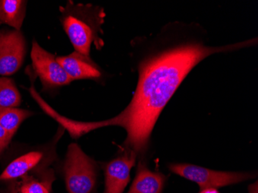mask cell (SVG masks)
I'll use <instances>...</instances> for the list:
<instances>
[{"label":"cell","mask_w":258,"mask_h":193,"mask_svg":"<svg viewBox=\"0 0 258 193\" xmlns=\"http://www.w3.org/2000/svg\"><path fill=\"white\" fill-rule=\"evenodd\" d=\"M256 40L214 47L201 43H184L163 50L141 63L136 91L131 102L118 115L94 121V129L119 126L127 132L124 152L142 155L152 130L181 83L192 68L210 55L253 44Z\"/></svg>","instance_id":"cell-1"},{"label":"cell","mask_w":258,"mask_h":193,"mask_svg":"<svg viewBox=\"0 0 258 193\" xmlns=\"http://www.w3.org/2000/svg\"><path fill=\"white\" fill-rule=\"evenodd\" d=\"M34 113L19 107H0V126L14 136L24 120Z\"/></svg>","instance_id":"cell-13"},{"label":"cell","mask_w":258,"mask_h":193,"mask_svg":"<svg viewBox=\"0 0 258 193\" xmlns=\"http://www.w3.org/2000/svg\"><path fill=\"white\" fill-rule=\"evenodd\" d=\"M134 154L124 152L104 168L105 188L104 193H122L128 184L132 168L136 165Z\"/></svg>","instance_id":"cell-7"},{"label":"cell","mask_w":258,"mask_h":193,"mask_svg":"<svg viewBox=\"0 0 258 193\" xmlns=\"http://www.w3.org/2000/svg\"><path fill=\"white\" fill-rule=\"evenodd\" d=\"M27 1L0 0V25L7 24L14 30H21L26 17Z\"/></svg>","instance_id":"cell-12"},{"label":"cell","mask_w":258,"mask_h":193,"mask_svg":"<svg viewBox=\"0 0 258 193\" xmlns=\"http://www.w3.org/2000/svg\"><path fill=\"white\" fill-rule=\"evenodd\" d=\"M45 154L40 151L27 152L10 162L0 175L1 182H12L42 168Z\"/></svg>","instance_id":"cell-9"},{"label":"cell","mask_w":258,"mask_h":193,"mask_svg":"<svg viewBox=\"0 0 258 193\" xmlns=\"http://www.w3.org/2000/svg\"><path fill=\"white\" fill-rule=\"evenodd\" d=\"M200 193H220L217 191V188H205V189H201Z\"/></svg>","instance_id":"cell-17"},{"label":"cell","mask_w":258,"mask_h":193,"mask_svg":"<svg viewBox=\"0 0 258 193\" xmlns=\"http://www.w3.org/2000/svg\"><path fill=\"white\" fill-rule=\"evenodd\" d=\"M56 59L72 81L101 78L99 68L90 56L75 51L68 56H58Z\"/></svg>","instance_id":"cell-8"},{"label":"cell","mask_w":258,"mask_h":193,"mask_svg":"<svg viewBox=\"0 0 258 193\" xmlns=\"http://www.w3.org/2000/svg\"><path fill=\"white\" fill-rule=\"evenodd\" d=\"M248 193H258L257 182L249 185Z\"/></svg>","instance_id":"cell-16"},{"label":"cell","mask_w":258,"mask_h":193,"mask_svg":"<svg viewBox=\"0 0 258 193\" xmlns=\"http://www.w3.org/2000/svg\"><path fill=\"white\" fill-rule=\"evenodd\" d=\"M27 52L21 30H0V76L14 75L23 63Z\"/></svg>","instance_id":"cell-6"},{"label":"cell","mask_w":258,"mask_h":193,"mask_svg":"<svg viewBox=\"0 0 258 193\" xmlns=\"http://www.w3.org/2000/svg\"><path fill=\"white\" fill-rule=\"evenodd\" d=\"M169 168L173 173L195 182L201 189L218 188L254 178L249 172H220L191 164L172 163Z\"/></svg>","instance_id":"cell-4"},{"label":"cell","mask_w":258,"mask_h":193,"mask_svg":"<svg viewBox=\"0 0 258 193\" xmlns=\"http://www.w3.org/2000/svg\"><path fill=\"white\" fill-rule=\"evenodd\" d=\"M21 101L14 80L7 77L0 78V107H18Z\"/></svg>","instance_id":"cell-14"},{"label":"cell","mask_w":258,"mask_h":193,"mask_svg":"<svg viewBox=\"0 0 258 193\" xmlns=\"http://www.w3.org/2000/svg\"><path fill=\"white\" fill-rule=\"evenodd\" d=\"M60 10L63 30L75 51L90 56L92 43L98 49L103 46L102 40L98 36L105 16L102 10L69 1L66 7H60Z\"/></svg>","instance_id":"cell-2"},{"label":"cell","mask_w":258,"mask_h":193,"mask_svg":"<svg viewBox=\"0 0 258 193\" xmlns=\"http://www.w3.org/2000/svg\"><path fill=\"white\" fill-rule=\"evenodd\" d=\"M32 68L45 89H55L72 82L54 55L46 51L36 40L31 50Z\"/></svg>","instance_id":"cell-5"},{"label":"cell","mask_w":258,"mask_h":193,"mask_svg":"<svg viewBox=\"0 0 258 193\" xmlns=\"http://www.w3.org/2000/svg\"><path fill=\"white\" fill-rule=\"evenodd\" d=\"M63 172L68 193H91L95 188L96 162L78 144L72 143L68 146Z\"/></svg>","instance_id":"cell-3"},{"label":"cell","mask_w":258,"mask_h":193,"mask_svg":"<svg viewBox=\"0 0 258 193\" xmlns=\"http://www.w3.org/2000/svg\"><path fill=\"white\" fill-rule=\"evenodd\" d=\"M38 177L30 174L22 177L20 182L12 188V193H50L55 179L53 171L50 168V170L45 172L44 175L43 172H38Z\"/></svg>","instance_id":"cell-11"},{"label":"cell","mask_w":258,"mask_h":193,"mask_svg":"<svg viewBox=\"0 0 258 193\" xmlns=\"http://www.w3.org/2000/svg\"><path fill=\"white\" fill-rule=\"evenodd\" d=\"M166 177L152 172L143 162H139L137 173L127 193H162Z\"/></svg>","instance_id":"cell-10"},{"label":"cell","mask_w":258,"mask_h":193,"mask_svg":"<svg viewBox=\"0 0 258 193\" xmlns=\"http://www.w3.org/2000/svg\"><path fill=\"white\" fill-rule=\"evenodd\" d=\"M13 137L14 136H12L4 127L0 126V156L8 147Z\"/></svg>","instance_id":"cell-15"}]
</instances>
